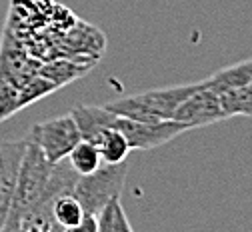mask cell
I'll use <instances>...</instances> for the list:
<instances>
[{"label": "cell", "mask_w": 252, "mask_h": 232, "mask_svg": "<svg viewBox=\"0 0 252 232\" xmlns=\"http://www.w3.org/2000/svg\"><path fill=\"white\" fill-rule=\"evenodd\" d=\"M196 86H198V82L154 88V90H146V92L132 94V96H126V98H118V100L108 102L104 106L110 112L124 116V118H130V120H140V122L168 120V118H172L178 104Z\"/></svg>", "instance_id": "6da1fadb"}, {"label": "cell", "mask_w": 252, "mask_h": 232, "mask_svg": "<svg viewBox=\"0 0 252 232\" xmlns=\"http://www.w3.org/2000/svg\"><path fill=\"white\" fill-rule=\"evenodd\" d=\"M52 166H54V162H50L44 156V152L32 140H28L22 162H20L12 204H10V210L6 214L2 230H14V224L18 220V216L24 210H28L40 198V194L44 192L46 182L50 178Z\"/></svg>", "instance_id": "7a4b0ae2"}, {"label": "cell", "mask_w": 252, "mask_h": 232, "mask_svg": "<svg viewBox=\"0 0 252 232\" xmlns=\"http://www.w3.org/2000/svg\"><path fill=\"white\" fill-rule=\"evenodd\" d=\"M126 174H128V162L124 160L118 164H104V166L100 164L94 172L78 176L72 194L80 202L84 214L96 216L110 198L120 196Z\"/></svg>", "instance_id": "3957f363"}, {"label": "cell", "mask_w": 252, "mask_h": 232, "mask_svg": "<svg viewBox=\"0 0 252 232\" xmlns=\"http://www.w3.org/2000/svg\"><path fill=\"white\" fill-rule=\"evenodd\" d=\"M80 138V130L72 114L38 122L32 126L28 136V140H32L50 162L64 160Z\"/></svg>", "instance_id": "277c9868"}, {"label": "cell", "mask_w": 252, "mask_h": 232, "mask_svg": "<svg viewBox=\"0 0 252 232\" xmlns=\"http://www.w3.org/2000/svg\"><path fill=\"white\" fill-rule=\"evenodd\" d=\"M114 128H118L124 138L128 140L130 150H152L158 148L176 136H180L182 132H188V128L178 122V120H156V122H140V120H130L118 116L114 118Z\"/></svg>", "instance_id": "5b68a950"}, {"label": "cell", "mask_w": 252, "mask_h": 232, "mask_svg": "<svg viewBox=\"0 0 252 232\" xmlns=\"http://www.w3.org/2000/svg\"><path fill=\"white\" fill-rule=\"evenodd\" d=\"M224 118H228V116H226V112L222 108V102H220L218 92L208 88V86H204L202 80L178 104V108L172 114V120L182 122L188 130L208 126V124L220 122Z\"/></svg>", "instance_id": "8992f818"}, {"label": "cell", "mask_w": 252, "mask_h": 232, "mask_svg": "<svg viewBox=\"0 0 252 232\" xmlns=\"http://www.w3.org/2000/svg\"><path fill=\"white\" fill-rule=\"evenodd\" d=\"M26 144H28V138L0 140V230L4 228V220L12 204L16 178H18Z\"/></svg>", "instance_id": "52a82bcc"}, {"label": "cell", "mask_w": 252, "mask_h": 232, "mask_svg": "<svg viewBox=\"0 0 252 232\" xmlns=\"http://www.w3.org/2000/svg\"><path fill=\"white\" fill-rule=\"evenodd\" d=\"M70 114L76 120L82 140H90L94 144L98 142L102 132L114 124L116 118V114L110 112L106 106H88V104H80L72 108Z\"/></svg>", "instance_id": "ba28073f"}, {"label": "cell", "mask_w": 252, "mask_h": 232, "mask_svg": "<svg viewBox=\"0 0 252 232\" xmlns=\"http://www.w3.org/2000/svg\"><path fill=\"white\" fill-rule=\"evenodd\" d=\"M204 86L216 90L218 94L224 90H232V88H244L252 84V58L236 62L232 66L214 72L212 76H208L206 80H202Z\"/></svg>", "instance_id": "9c48e42d"}, {"label": "cell", "mask_w": 252, "mask_h": 232, "mask_svg": "<svg viewBox=\"0 0 252 232\" xmlns=\"http://www.w3.org/2000/svg\"><path fill=\"white\" fill-rule=\"evenodd\" d=\"M92 66H94V62H90L88 58H76V60L60 58V60H54V62L40 66L38 74H42L52 84H56V88H60V86H64V84L84 76L86 72H90Z\"/></svg>", "instance_id": "30bf717a"}, {"label": "cell", "mask_w": 252, "mask_h": 232, "mask_svg": "<svg viewBox=\"0 0 252 232\" xmlns=\"http://www.w3.org/2000/svg\"><path fill=\"white\" fill-rule=\"evenodd\" d=\"M96 146L100 150V156H102L104 164L124 162L126 158H128V154L132 152L130 146H128V140H126L122 132L118 128H114V126H110V128H106L102 132Z\"/></svg>", "instance_id": "8fae6325"}, {"label": "cell", "mask_w": 252, "mask_h": 232, "mask_svg": "<svg viewBox=\"0 0 252 232\" xmlns=\"http://www.w3.org/2000/svg\"><path fill=\"white\" fill-rule=\"evenodd\" d=\"M66 160H68V164H70L72 170H74L78 176L94 172V170H96L100 164H102V156H100L98 146L94 144V142H90V140H82V138H80V140L74 144V148L68 152Z\"/></svg>", "instance_id": "7c38bea8"}, {"label": "cell", "mask_w": 252, "mask_h": 232, "mask_svg": "<svg viewBox=\"0 0 252 232\" xmlns=\"http://www.w3.org/2000/svg\"><path fill=\"white\" fill-rule=\"evenodd\" d=\"M52 216H54L58 230H76L84 216V210L80 202L74 198V194L68 192V194H60L54 200Z\"/></svg>", "instance_id": "4fadbf2b"}, {"label": "cell", "mask_w": 252, "mask_h": 232, "mask_svg": "<svg viewBox=\"0 0 252 232\" xmlns=\"http://www.w3.org/2000/svg\"><path fill=\"white\" fill-rule=\"evenodd\" d=\"M98 232H130L132 224L126 218V212L122 208L120 196H114L102 206V210L96 214Z\"/></svg>", "instance_id": "5bb4252c"}, {"label": "cell", "mask_w": 252, "mask_h": 232, "mask_svg": "<svg viewBox=\"0 0 252 232\" xmlns=\"http://www.w3.org/2000/svg\"><path fill=\"white\" fill-rule=\"evenodd\" d=\"M220 102L226 116H252V84L220 92Z\"/></svg>", "instance_id": "9a60e30c"}, {"label": "cell", "mask_w": 252, "mask_h": 232, "mask_svg": "<svg viewBox=\"0 0 252 232\" xmlns=\"http://www.w3.org/2000/svg\"><path fill=\"white\" fill-rule=\"evenodd\" d=\"M18 90H20V84H16L12 78L0 72V122L20 110Z\"/></svg>", "instance_id": "2e32d148"}]
</instances>
